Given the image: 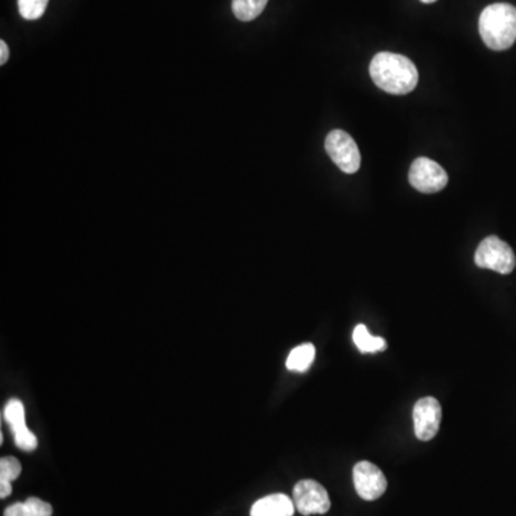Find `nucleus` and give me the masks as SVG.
I'll use <instances>...</instances> for the list:
<instances>
[{"instance_id":"nucleus-1","label":"nucleus","mask_w":516,"mask_h":516,"mask_svg":"<svg viewBox=\"0 0 516 516\" xmlns=\"http://www.w3.org/2000/svg\"><path fill=\"white\" fill-rule=\"evenodd\" d=\"M373 82L388 94H410L419 82V72L415 63L399 53L380 52L371 62Z\"/></svg>"},{"instance_id":"nucleus-2","label":"nucleus","mask_w":516,"mask_h":516,"mask_svg":"<svg viewBox=\"0 0 516 516\" xmlns=\"http://www.w3.org/2000/svg\"><path fill=\"white\" fill-rule=\"evenodd\" d=\"M479 33L489 49H510L516 41V7L510 4L486 6L479 18Z\"/></svg>"},{"instance_id":"nucleus-3","label":"nucleus","mask_w":516,"mask_h":516,"mask_svg":"<svg viewBox=\"0 0 516 516\" xmlns=\"http://www.w3.org/2000/svg\"><path fill=\"white\" fill-rule=\"evenodd\" d=\"M475 264L478 267L488 268L506 276L515 270L516 257L513 249L505 241L491 236L479 244L475 253Z\"/></svg>"},{"instance_id":"nucleus-4","label":"nucleus","mask_w":516,"mask_h":516,"mask_svg":"<svg viewBox=\"0 0 516 516\" xmlns=\"http://www.w3.org/2000/svg\"><path fill=\"white\" fill-rule=\"evenodd\" d=\"M326 153L343 173L354 174L361 168V156L359 146L356 141L342 129H334L327 136Z\"/></svg>"},{"instance_id":"nucleus-5","label":"nucleus","mask_w":516,"mask_h":516,"mask_svg":"<svg viewBox=\"0 0 516 516\" xmlns=\"http://www.w3.org/2000/svg\"><path fill=\"white\" fill-rule=\"evenodd\" d=\"M293 502L302 515H323L330 511V496L324 486L312 479L296 483L293 489Z\"/></svg>"},{"instance_id":"nucleus-6","label":"nucleus","mask_w":516,"mask_h":516,"mask_svg":"<svg viewBox=\"0 0 516 516\" xmlns=\"http://www.w3.org/2000/svg\"><path fill=\"white\" fill-rule=\"evenodd\" d=\"M447 180L446 171L429 158H417L410 166V185L423 194L439 192L446 187Z\"/></svg>"},{"instance_id":"nucleus-7","label":"nucleus","mask_w":516,"mask_h":516,"mask_svg":"<svg viewBox=\"0 0 516 516\" xmlns=\"http://www.w3.org/2000/svg\"><path fill=\"white\" fill-rule=\"evenodd\" d=\"M354 489L364 501H376L388 489V481L379 466L371 462L361 461L354 464Z\"/></svg>"},{"instance_id":"nucleus-8","label":"nucleus","mask_w":516,"mask_h":516,"mask_svg":"<svg viewBox=\"0 0 516 516\" xmlns=\"http://www.w3.org/2000/svg\"><path fill=\"white\" fill-rule=\"evenodd\" d=\"M442 408L437 399L423 398L413 408L416 437L423 442L434 439L439 432Z\"/></svg>"},{"instance_id":"nucleus-9","label":"nucleus","mask_w":516,"mask_h":516,"mask_svg":"<svg viewBox=\"0 0 516 516\" xmlns=\"http://www.w3.org/2000/svg\"><path fill=\"white\" fill-rule=\"evenodd\" d=\"M295 510L296 505L290 496L273 493L258 499L249 511V516H293Z\"/></svg>"},{"instance_id":"nucleus-10","label":"nucleus","mask_w":516,"mask_h":516,"mask_svg":"<svg viewBox=\"0 0 516 516\" xmlns=\"http://www.w3.org/2000/svg\"><path fill=\"white\" fill-rule=\"evenodd\" d=\"M315 357V347L312 343L300 344L296 347L288 354L287 366L288 371H297V373H305L309 371Z\"/></svg>"},{"instance_id":"nucleus-11","label":"nucleus","mask_w":516,"mask_h":516,"mask_svg":"<svg viewBox=\"0 0 516 516\" xmlns=\"http://www.w3.org/2000/svg\"><path fill=\"white\" fill-rule=\"evenodd\" d=\"M353 342L361 353H379V352L386 351V347H388L383 337L371 336L368 327L364 324H357L354 327Z\"/></svg>"},{"instance_id":"nucleus-12","label":"nucleus","mask_w":516,"mask_h":516,"mask_svg":"<svg viewBox=\"0 0 516 516\" xmlns=\"http://www.w3.org/2000/svg\"><path fill=\"white\" fill-rule=\"evenodd\" d=\"M268 0H232V14L241 22H251L263 14Z\"/></svg>"},{"instance_id":"nucleus-13","label":"nucleus","mask_w":516,"mask_h":516,"mask_svg":"<svg viewBox=\"0 0 516 516\" xmlns=\"http://www.w3.org/2000/svg\"><path fill=\"white\" fill-rule=\"evenodd\" d=\"M4 416L6 422L9 423L12 432H16V430L26 427V423H24V408L18 399H11L7 402V405L5 406Z\"/></svg>"},{"instance_id":"nucleus-14","label":"nucleus","mask_w":516,"mask_h":516,"mask_svg":"<svg viewBox=\"0 0 516 516\" xmlns=\"http://www.w3.org/2000/svg\"><path fill=\"white\" fill-rule=\"evenodd\" d=\"M49 0H18L19 14L26 21L41 19L48 7Z\"/></svg>"},{"instance_id":"nucleus-15","label":"nucleus","mask_w":516,"mask_h":516,"mask_svg":"<svg viewBox=\"0 0 516 516\" xmlns=\"http://www.w3.org/2000/svg\"><path fill=\"white\" fill-rule=\"evenodd\" d=\"M14 444L19 449L24 452H33L38 447V439L28 427H22V429L14 432Z\"/></svg>"},{"instance_id":"nucleus-16","label":"nucleus","mask_w":516,"mask_h":516,"mask_svg":"<svg viewBox=\"0 0 516 516\" xmlns=\"http://www.w3.org/2000/svg\"><path fill=\"white\" fill-rule=\"evenodd\" d=\"M21 472L22 464L16 457H2V461H0V479L14 481V479H18L21 476Z\"/></svg>"},{"instance_id":"nucleus-17","label":"nucleus","mask_w":516,"mask_h":516,"mask_svg":"<svg viewBox=\"0 0 516 516\" xmlns=\"http://www.w3.org/2000/svg\"><path fill=\"white\" fill-rule=\"evenodd\" d=\"M24 505L28 508L31 516H52V506L39 498H29L24 501Z\"/></svg>"},{"instance_id":"nucleus-18","label":"nucleus","mask_w":516,"mask_h":516,"mask_svg":"<svg viewBox=\"0 0 516 516\" xmlns=\"http://www.w3.org/2000/svg\"><path fill=\"white\" fill-rule=\"evenodd\" d=\"M5 516H31L24 502H16L5 511Z\"/></svg>"},{"instance_id":"nucleus-19","label":"nucleus","mask_w":516,"mask_h":516,"mask_svg":"<svg viewBox=\"0 0 516 516\" xmlns=\"http://www.w3.org/2000/svg\"><path fill=\"white\" fill-rule=\"evenodd\" d=\"M12 493L11 481L0 479V498L5 499Z\"/></svg>"},{"instance_id":"nucleus-20","label":"nucleus","mask_w":516,"mask_h":516,"mask_svg":"<svg viewBox=\"0 0 516 516\" xmlns=\"http://www.w3.org/2000/svg\"><path fill=\"white\" fill-rule=\"evenodd\" d=\"M9 60V48H7L6 42L0 41V65H5Z\"/></svg>"},{"instance_id":"nucleus-21","label":"nucleus","mask_w":516,"mask_h":516,"mask_svg":"<svg viewBox=\"0 0 516 516\" xmlns=\"http://www.w3.org/2000/svg\"><path fill=\"white\" fill-rule=\"evenodd\" d=\"M420 2H423V4H435L436 0H420Z\"/></svg>"}]
</instances>
